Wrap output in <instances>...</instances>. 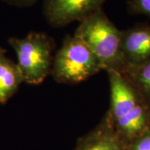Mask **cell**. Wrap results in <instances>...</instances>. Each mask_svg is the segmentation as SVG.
Wrapping results in <instances>:
<instances>
[{"label":"cell","mask_w":150,"mask_h":150,"mask_svg":"<svg viewBox=\"0 0 150 150\" xmlns=\"http://www.w3.org/2000/svg\"><path fill=\"white\" fill-rule=\"evenodd\" d=\"M106 72L110 87L106 115L112 128L128 146L150 127V105L122 73Z\"/></svg>","instance_id":"obj_1"},{"label":"cell","mask_w":150,"mask_h":150,"mask_svg":"<svg viewBox=\"0 0 150 150\" xmlns=\"http://www.w3.org/2000/svg\"><path fill=\"white\" fill-rule=\"evenodd\" d=\"M74 35L79 38L95 54L102 70L122 72L124 67L122 31L110 21L103 8L79 22Z\"/></svg>","instance_id":"obj_2"},{"label":"cell","mask_w":150,"mask_h":150,"mask_svg":"<svg viewBox=\"0 0 150 150\" xmlns=\"http://www.w3.org/2000/svg\"><path fill=\"white\" fill-rule=\"evenodd\" d=\"M8 44L16 52L24 82L38 85L51 74L55 41L44 32L31 31L25 37H11Z\"/></svg>","instance_id":"obj_3"},{"label":"cell","mask_w":150,"mask_h":150,"mask_svg":"<svg viewBox=\"0 0 150 150\" xmlns=\"http://www.w3.org/2000/svg\"><path fill=\"white\" fill-rule=\"evenodd\" d=\"M102 70L95 54L79 38L73 34L65 36L54 54L50 75L58 83L76 84Z\"/></svg>","instance_id":"obj_4"},{"label":"cell","mask_w":150,"mask_h":150,"mask_svg":"<svg viewBox=\"0 0 150 150\" xmlns=\"http://www.w3.org/2000/svg\"><path fill=\"white\" fill-rule=\"evenodd\" d=\"M107 0H42V12L52 27L81 22L99 9Z\"/></svg>","instance_id":"obj_5"},{"label":"cell","mask_w":150,"mask_h":150,"mask_svg":"<svg viewBox=\"0 0 150 150\" xmlns=\"http://www.w3.org/2000/svg\"><path fill=\"white\" fill-rule=\"evenodd\" d=\"M121 51L123 69L125 67L136 66L149 61L150 24H136L122 31Z\"/></svg>","instance_id":"obj_6"},{"label":"cell","mask_w":150,"mask_h":150,"mask_svg":"<svg viewBox=\"0 0 150 150\" xmlns=\"http://www.w3.org/2000/svg\"><path fill=\"white\" fill-rule=\"evenodd\" d=\"M127 148L106 113L95 128L78 140L73 150H127Z\"/></svg>","instance_id":"obj_7"},{"label":"cell","mask_w":150,"mask_h":150,"mask_svg":"<svg viewBox=\"0 0 150 150\" xmlns=\"http://www.w3.org/2000/svg\"><path fill=\"white\" fill-rule=\"evenodd\" d=\"M0 46V104H5L18 91L23 76L17 63L6 55Z\"/></svg>","instance_id":"obj_8"},{"label":"cell","mask_w":150,"mask_h":150,"mask_svg":"<svg viewBox=\"0 0 150 150\" xmlns=\"http://www.w3.org/2000/svg\"><path fill=\"white\" fill-rule=\"evenodd\" d=\"M134 85L150 105V60L136 66L125 67L120 72Z\"/></svg>","instance_id":"obj_9"},{"label":"cell","mask_w":150,"mask_h":150,"mask_svg":"<svg viewBox=\"0 0 150 150\" xmlns=\"http://www.w3.org/2000/svg\"><path fill=\"white\" fill-rule=\"evenodd\" d=\"M127 8L131 14L150 17V0H129Z\"/></svg>","instance_id":"obj_10"},{"label":"cell","mask_w":150,"mask_h":150,"mask_svg":"<svg viewBox=\"0 0 150 150\" xmlns=\"http://www.w3.org/2000/svg\"><path fill=\"white\" fill-rule=\"evenodd\" d=\"M127 150H150V127L129 144Z\"/></svg>","instance_id":"obj_11"},{"label":"cell","mask_w":150,"mask_h":150,"mask_svg":"<svg viewBox=\"0 0 150 150\" xmlns=\"http://www.w3.org/2000/svg\"><path fill=\"white\" fill-rule=\"evenodd\" d=\"M4 2L13 6L20 8H27L32 6L36 4L38 0H2Z\"/></svg>","instance_id":"obj_12"}]
</instances>
